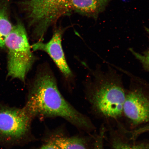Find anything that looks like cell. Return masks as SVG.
<instances>
[{
	"instance_id": "obj_1",
	"label": "cell",
	"mask_w": 149,
	"mask_h": 149,
	"mask_svg": "<svg viewBox=\"0 0 149 149\" xmlns=\"http://www.w3.org/2000/svg\"><path fill=\"white\" fill-rule=\"evenodd\" d=\"M24 108L31 118L37 116L60 117L88 131L95 128L88 117L79 112L63 97L54 76L47 67L37 72Z\"/></svg>"
},
{
	"instance_id": "obj_2",
	"label": "cell",
	"mask_w": 149,
	"mask_h": 149,
	"mask_svg": "<svg viewBox=\"0 0 149 149\" xmlns=\"http://www.w3.org/2000/svg\"><path fill=\"white\" fill-rule=\"evenodd\" d=\"M88 84L87 94L93 110L107 122H120L126 93L122 78L112 69L96 70Z\"/></svg>"
},
{
	"instance_id": "obj_3",
	"label": "cell",
	"mask_w": 149,
	"mask_h": 149,
	"mask_svg": "<svg viewBox=\"0 0 149 149\" xmlns=\"http://www.w3.org/2000/svg\"><path fill=\"white\" fill-rule=\"evenodd\" d=\"M20 4L36 42L42 41L49 28L72 10L71 0H22Z\"/></svg>"
},
{
	"instance_id": "obj_4",
	"label": "cell",
	"mask_w": 149,
	"mask_h": 149,
	"mask_svg": "<svg viewBox=\"0 0 149 149\" xmlns=\"http://www.w3.org/2000/svg\"><path fill=\"white\" fill-rule=\"evenodd\" d=\"M8 50V76L24 81L36 60L31 51L26 31L20 21L13 26L5 41Z\"/></svg>"
},
{
	"instance_id": "obj_5",
	"label": "cell",
	"mask_w": 149,
	"mask_h": 149,
	"mask_svg": "<svg viewBox=\"0 0 149 149\" xmlns=\"http://www.w3.org/2000/svg\"><path fill=\"white\" fill-rule=\"evenodd\" d=\"M123 117L133 131L149 126V85L137 79L132 80L126 90Z\"/></svg>"
},
{
	"instance_id": "obj_6",
	"label": "cell",
	"mask_w": 149,
	"mask_h": 149,
	"mask_svg": "<svg viewBox=\"0 0 149 149\" xmlns=\"http://www.w3.org/2000/svg\"><path fill=\"white\" fill-rule=\"evenodd\" d=\"M31 119L24 108L0 104V146L21 141L29 132Z\"/></svg>"
},
{
	"instance_id": "obj_7",
	"label": "cell",
	"mask_w": 149,
	"mask_h": 149,
	"mask_svg": "<svg viewBox=\"0 0 149 149\" xmlns=\"http://www.w3.org/2000/svg\"><path fill=\"white\" fill-rule=\"evenodd\" d=\"M64 31L61 29L56 30L49 41L47 43L36 42L31 46L33 51H42L47 53L65 77L69 79L72 77V73L65 58L61 44Z\"/></svg>"
},
{
	"instance_id": "obj_8",
	"label": "cell",
	"mask_w": 149,
	"mask_h": 149,
	"mask_svg": "<svg viewBox=\"0 0 149 149\" xmlns=\"http://www.w3.org/2000/svg\"><path fill=\"white\" fill-rule=\"evenodd\" d=\"M117 125L116 128L109 126L107 130L111 149H149V141L130 139L124 126L121 124Z\"/></svg>"
},
{
	"instance_id": "obj_9",
	"label": "cell",
	"mask_w": 149,
	"mask_h": 149,
	"mask_svg": "<svg viewBox=\"0 0 149 149\" xmlns=\"http://www.w3.org/2000/svg\"><path fill=\"white\" fill-rule=\"evenodd\" d=\"M111 0H71L72 10L96 19Z\"/></svg>"
},
{
	"instance_id": "obj_10",
	"label": "cell",
	"mask_w": 149,
	"mask_h": 149,
	"mask_svg": "<svg viewBox=\"0 0 149 149\" xmlns=\"http://www.w3.org/2000/svg\"><path fill=\"white\" fill-rule=\"evenodd\" d=\"M9 3L7 0H0V49L5 47V41L13 26L9 17Z\"/></svg>"
},
{
	"instance_id": "obj_11",
	"label": "cell",
	"mask_w": 149,
	"mask_h": 149,
	"mask_svg": "<svg viewBox=\"0 0 149 149\" xmlns=\"http://www.w3.org/2000/svg\"><path fill=\"white\" fill-rule=\"evenodd\" d=\"M48 143L56 149H88L85 140L77 137H53Z\"/></svg>"
},
{
	"instance_id": "obj_12",
	"label": "cell",
	"mask_w": 149,
	"mask_h": 149,
	"mask_svg": "<svg viewBox=\"0 0 149 149\" xmlns=\"http://www.w3.org/2000/svg\"><path fill=\"white\" fill-rule=\"evenodd\" d=\"M129 50L134 56L142 64L145 69L149 71V49L144 52L143 54L138 53L133 48H130Z\"/></svg>"
},
{
	"instance_id": "obj_13",
	"label": "cell",
	"mask_w": 149,
	"mask_h": 149,
	"mask_svg": "<svg viewBox=\"0 0 149 149\" xmlns=\"http://www.w3.org/2000/svg\"><path fill=\"white\" fill-rule=\"evenodd\" d=\"M107 131V127L102 125L100 128L99 133L95 140L94 149H105L104 141Z\"/></svg>"
},
{
	"instance_id": "obj_14",
	"label": "cell",
	"mask_w": 149,
	"mask_h": 149,
	"mask_svg": "<svg viewBox=\"0 0 149 149\" xmlns=\"http://www.w3.org/2000/svg\"><path fill=\"white\" fill-rule=\"evenodd\" d=\"M38 149H56L55 147H54L49 143H48L47 144L44 145Z\"/></svg>"
},
{
	"instance_id": "obj_15",
	"label": "cell",
	"mask_w": 149,
	"mask_h": 149,
	"mask_svg": "<svg viewBox=\"0 0 149 149\" xmlns=\"http://www.w3.org/2000/svg\"><path fill=\"white\" fill-rule=\"evenodd\" d=\"M145 31H146V32L148 33V34L149 35V29H148V28L145 27Z\"/></svg>"
}]
</instances>
